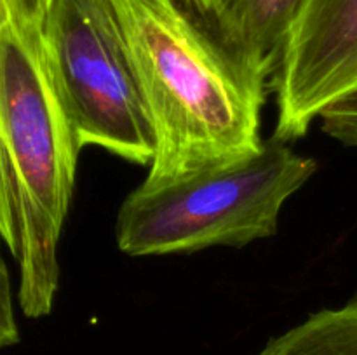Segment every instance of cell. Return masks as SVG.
I'll return each mask as SVG.
<instances>
[{
	"instance_id": "1",
	"label": "cell",
	"mask_w": 357,
	"mask_h": 355,
	"mask_svg": "<svg viewBox=\"0 0 357 355\" xmlns=\"http://www.w3.org/2000/svg\"><path fill=\"white\" fill-rule=\"evenodd\" d=\"M155 134L146 184L264 145L267 82L248 72L176 0H110Z\"/></svg>"
},
{
	"instance_id": "3",
	"label": "cell",
	"mask_w": 357,
	"mask_h": 355,
	"mask_svg": "<svg viewBox=\"0 0 357 355\" xmlns=\"http://www.w3.org/2000/svg\"><path fill=\"white\" fill-rule=\"evenodd\" d=\"M317 167L316 159L272 136L239 159L164 183H142L119 209V249L129 256H155L267 239L278 232L282 205Z\"/></svg>"
},
{
	"instance_id": "10",
	"label": "cell",
	"mask_w": 357,
	"mask_h": 355,
	"mask_svg": "<svg viewBox=\"0 0 357 355\" xmlns=\"http://www.w3.org/2000/svg\"><path fill=\"white\" fill-rule=\"evenodd\" d=\"M51 0H7L14 26L40 30Z\"/></svg>"
},
{
	"instance_id": "9",
	"label": "cell",
	"mask_w": 357,
	"mask_h": 355,
	"mask_svg": "<svg viewBox=\"0 0 357 355\" xmlns=\"http://www.w3.org/2000/svg\"><path fill=\"white\" fill-rule=\"evenodd\" d=\"M20 341L16 313H14L13 287L7 265L0 253V348L10 347Z\"/></svg>"
},
{
	"instance_id": "2",
	"label": "cell",
	"mask_w": 357,
	"mask_h": 355,
	"mask_svg": "<svg viewBox=\"0 0 357 355\" xmlns=\"http://www.w3.org/2000/svg\"><path fill=\"white\" fill-rule=\"evenodd\" d=\"M0 117L16 209L21 310L51 313L59 281L58 242L72 204L80 148L47 66L38 30L0 35Z\"/></svg>"
},
{
	"instance_id": "11",
	"label": "cell",
	"mask_w": 357,
	"mask_h": 355,
	"mask_svg": "<svg viewBox=\"0 0 357 355\" xmlns=\"http://www.w3.org/2000/svg\"><path fill=\"white\" fill-rule=\"evenodd\" d=\"M9 26H13V16H10L9 3H7V0H0V35Z\"/></svg>"
},
{
	"instance_id": "7",
	"label": "cell",
	"mask_w": 357,
	"mask_h": 355,
	"mask_svg": "<svg viewBox=\"0 0 357 355\" xmlns=\"http://www.w3.org/2000/svg\"><path fill=\"white\" fill-rule=\"evenodd\" d=\"M257 355H357V298L314 313L272 338Z\"/></svg>"
},
{
	"instance_id": "8",
	"label": "cell",
	"mask_w": 357,
	"mask_h": 355,
	"mask_svg": "<svg viewBox=\"0 0 357 355\" xmlns=\"http://www.w3.org/2000/svg\"><path fill=\"white\" fill-rule=\"evenodd\" d=\"M0 239L7 244L10 253L16 256L17 226L16 209H14V187L9 166V155H7L6 148L2 117H0Z\"/></svg>"
},
{
	"instance_id": "4",
	"label": "cell",
	"mask_w": 357,
	"mask_h": 355,
	"mask_svg": "<svg viewBox=\"0 0 357 355\" xmlns=\"http://www.w3.org/2000/svg\"><path fill=\"white\" fill-rule=\"evenodd\" d=\"M40 37L80 148L150 166L155 134L110 0H51Z\"/></svg>"
},
{
	"instance_id": "6",
	"label": "cell",
	"mask_w": 357,
	"mask_h": 355,
	"mask_svg": "<svg viewBox=\"0 0 357 355\" xmlns=\"http://www.w3.org/2000/svg\"><path fill=\"white\" fill-rule=\"evenodd\" d=\"M305 0H215L202 16L236 61L271 82Z\"/></svg>"
},
{
	"instance_id": "5",
	"label": "cell",
	"mask_w": 357,
	"mask_h": 355,
	"mask_svg": "<svg viewBox=\"0 0 357 355\" xmlns=\"http://www.w3.org/2000/svg\"><path fill=\"white\" fill-rule=\"evenodd\" d=\"M271 89L275 138H302L321 118L330 138L357 146V0L303 2Z\"/></svg>"
},
{
	"instance_id": "12",
	"label": "cell",
	"mask_w": 357,
	"mask_h": 355,
	"mask_svg": "<svg viewBox=\"0 0 357 355\" xmlns=\"http://www.w3.org/2000/svg\"><path fill=\"white\" fill-rule=\"evenodd\" d=\"M188 2L192 3V6L195 7V9L199 10L201 14H206L209 9L213 7V3H215V0H188Z\"/></svg>"
}]
</instances>
